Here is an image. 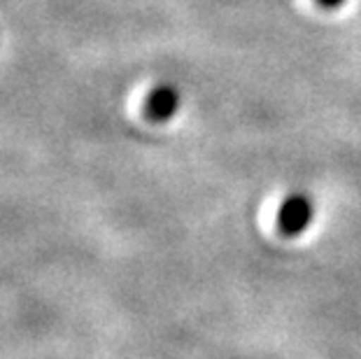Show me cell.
Wrapping results in <instances>:
<instances>
[{
	"mask_svg": "<svg viewBox=\"0 0 361 359\" xmlns=\"http://www.w3.org/2000/svg\"><path fill=\"white\" fill-rule=\"evenodd\" d=\"M314 219V201L308 194H291L284 198L278 212V229L284 236H301Z\"/></svg>",
	"mask_w": 361,
	"mask_h": 359,
	"instance_id": "1",
	"label": "cell"
},
{
	"mask_svg": "<svg viewBox=\"0 0 361 359\" xmlns=\"http://www.w3.org/2000/svg\"><path fill=\"white\" fill-rule=\"evenodd\" d=\"M322 7H326V10H336V7H341L345 0H317Z\"/></svg>",
	"mask_w": 361,
	"mask_h": 359,
	"instance_id": "3",
	"label": "cell"
},
{
	"mask_svg": "<svg viewBox=\"0 0 361 359\" xmlns=\"http://www.w3.org/2000/svg\"><path fill=\"white\" fill-rule=\"evenodd\" d=\"M180 108V94L175 87H157L152 94L147 96V103H145V114L152 121H168Z\"/></svg>",
	"mask_w": 361,
	"mask_h": 359,
	"instance_id": "2",
	"label": "cell"
}]
</instances>
